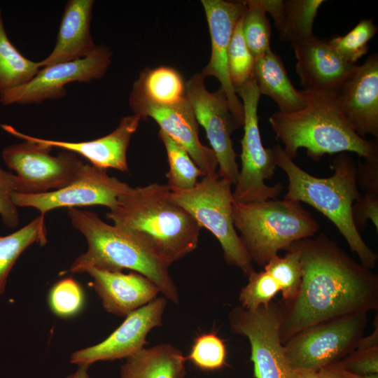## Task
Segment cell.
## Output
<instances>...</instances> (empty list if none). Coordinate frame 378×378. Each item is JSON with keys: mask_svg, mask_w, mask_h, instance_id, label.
Wrapping results in <instances>:
<instances>
[{"mask_svg": "<svg viewBox=\"0 0 378 378\" xmlns=\"http://www.w3.org/2000/svg\"><path fill=\"white\" fill-rule=\"evenodd\" d=\"M289 247L300 257L297 295L279 302L283 344L298 332L332 318L378 308V276L358 263L324 233Z\"/></svg>", "mask_w": 378, "mask_h": 378, "instance_id": "1", "label": "cell"}, {"mask_svg": "<svg viewBox=\"0 0 378 378\" xmlns=\"http://www.w3.org/2000/svg\"><path fill=\"white\" fill-rule=\"evenodd\" d=\"M167 184L129 188L106 214L113 225L127 230L171 265L196 249L202 227L171 200Z\"/></svg>", "mask_w": 378, "mask_h": 378, "instance_id": "2", "label": "cell"}, {"mask_svg": "<svg viewBox=\"0 0 378 378\" xmlns=\"http://www.w3.org/2000/svg\"><path fill=\"white\" fill-rule=\"evenodd\" d=\"M276 167L288 176V186L284 199L302 202L327 217L338 229L360 263L370 270L375 267L378 257L364 241L351 214L352 206L361 195L357 185V165L345 153L334 158L329 177L312 176L302 169L276 144L272 148Z\"/></svg>", "mask_w": 378, "mask_h": 378, "instance_id": "3", "label": "cell"}, {"mask_svg": "<svg viewBox=\"0 0 378 378\" xmlns=\"http://www.w3.org/2000/svg\"><path fill=\"white\" fill-rule=\"evenodd\" d=\"M307 102L302 110L291 113H272L269 122L276 138L291 160L300 148L319 161L326 154L345 152L367 159L378 155L377 139L366 140L351 128L342 113L335 94L302 90Z\"/></svg>", "mask_w": 378, "mask_h": 378, "instance_id": "4", "label": "cell"}, {"mask_svg": "<svg viewBox=\"0 0 378 378\" xmlns=\"http://www.w3.org/2000/svg\"><path fill=\"white\" fill-rule=\"evenodd\" d=\"M74 227L85 238L88 249L73 262L71 273H85L90 268L111 272L131 270L147 277L168 300L179 303L178 289L169 265L132 232L104 222L93 211L69 208Z\"/></svg>", "mask_w": 378, "mask_h": 378, "instance_id": "5", "label": "cell"}, {"mask_svg": "<svg viewBox=\"0 0 378 378\" xmlns=\"http://www.w3.org/2000/svg\"><path fill=\"white\" fill-rule=\"evenodd\" d=\"M234 225L252 262L264 267L281 250L314 237L320 225L301 202L284 199L233 202Z\"/></svg>", "mask_w": 378, "mask_h": 378, "instance_id": "6", "label": "cell"}, {"mask_svg": "<svg viewBox=\"0 0 378 378\" xmlns=\"http://www.w3.org/2000/svg\"><path fill=\"white\" fill-rule=\"evenodd\" d=\"M232 185L218 174L206 175L191 189L171 190V200L218 240L225 261L248 276L254 271L234 227Z\"/></svg>", "mask_w": 378, "mask_h": 378, "instance_id": "7", "label": "cell"}, {"mask_svg": "<svg viewBox=\"0 0 378 378\" xmlns=\"http://www.w3.org/2000/svg\"><path fill=\"white\" fill-rule=\"evenodd\" d=\"M1 127L23 140L6 146L2 151L4 162L15 172V192L39 194L61 189L75 179L84 165L74 153L63 150L53 156L50 154L53 148L37 141L34 136L9 125L2 124Z\"/></svg>", "mask_w": 378, "mask_h": 378, "instance_id": "8", "label": "cell"}, {"mask_svg": "<svg viewBox=\"0 0 378 378\" xmlns=\"http://www.w3.org/2000/svg\"><path fill=\"white\" fill-rule=\"evenodd\" d=\"M367 321V313L351 314L298 332L284 344L290 368L318 372L340 362L356 349Z\"/></svg>", "mask_w": 378, "mask_h": 378, "instance_id": "9", "label": "cell"}, {"mask_svg": "<svg viewBox=\"0 0 378 378\" xmlns=\"http://www.w3.org/2000/svg\"><path fill=\"white\" fill-rule=\"evenodd\" d=\"M235 92L242 100L244 132L241 141V168L232 192L233 200L246 203L276 199L283 186H270L265 182L273 177L277 167L272 148H264L261 141L258 116L260 92L251 78Z\"/></svg>", "mask_w": 378, "mask_h": 378, "instance_id": "10", "label": "cell"}, {"mask_svg": "<svg viewBox=\"0 0 378 378\" xmlns=\"http://www.w3.org/2000/svg\"><path fill=\"white\" fill-rule=\"evenodd\" d=\"M281 304L272 301L253 311L236 306L228 314L231 331L248 340L255 378H292L281 340Z\"/></svg>", "mask_w": 378, "mask_h": 378, "instance_id": "11", "label": "cell"}, {"mask_svg": "<svg viewBox=\"0 0 378 378\" xmlns=\"http://www.w3.org/2000/svg\"><path fill=\"white\" fill-rule=\"evenodd\" d=\"M204 78L202 73L193 75L186 83V96L215 153L218 175L235 186L239 169L231 134L239 127L230 113L222 88L210 92L204 85Z\"/></svg>", "mask_w": 378, "mask_h": 378, "instance_id": "12", "label": "cell"}, {"mask_svg": "<svg viewBox=\"0 0 378 378\" xmlns=\"http://www.w3.org/2000/svg\"><path fill=\"white\" fill-rule=\"evenodd\" d=\"M112 52L104 46L83 59L41 68L27 83L0 95L3 106L41 104L66 95L65 86L71 83H89L101 79L111 63Z\"/></svg>", "mask_w": 378, "mask_h": 378, "instance_id": "13", "label": "cell"}, {"mask_svg": "<svg viewBox=\"0 0 378 378\" xmlns=\"http://www.w3.org/2000/svg\"><path fill=\"white\" fill-rule=\"evenodd\" d=\"M130 186L114 176L106 169L91 164H84L75 179L64 188L39 194L14 192L13 201L17 206L31 207L45 215L61 207L104 206L113 209L119 196Z\"/></svg>", "mask_w": 378, "mask_h": 378, "instance_id": "14", "label": "cell"}, {"mask_svg": "<svg viewBox=\"0 0 378 378\" xmlns=\"http://www.w3.org/2000/svg\"><path fill=\"white\" fill-rule=\"evenodd\" d=\"M167 300L158 297L126 316L124 321L102 342L78 351L70 356V363L90 365L97 361L127 358L146 344L152 329L161 326Z\"/></svg>", "mask_w": 378, "mask_h": 378, "instance_id": "15", "label": "cell"}, {"mask_svg": "<svg viewBox=\"0 0 378 378\" xmlns=\"http://www.w3.org/2000/svg\"><path fill=\"white\" fill-rule=\"evenodd\" d=\"M208 22L211 42V57L202 74L218 80L225 94L230 113L239 125L243 127L244 114L242 102L231 83L227 64L228 48L235 26L244 14V1L202 0Z\"/></svg>", "mask_w": 378, "mask_h": 378, "instance_id": "16", "label": "cell"}, {"mask_svg": "<svg viewBox=\"0 0 378 378\" xmlns=\"http://www.w3.org/2000/svg\"><path fill=\"white\" fill-rule=\"evenodd\" d=\"M134 112L141 118H151L160 130L180 144L197 166L206 175L218 173L216 157L213 150L203 145L199 139L198 122L187 96L169 105H160L130 97Z\"/></svg>", "mask_w": 378, "mask_h": 378, "instance_id": "17", "label": "cell"}, {"mask_svg": "<svg viewBox=\"0 0 378 378\" xmlns=\"http://www.w3.org/2000/svg\"><path fill=\"white\" fill-rule=\"evenodd\" d=\"M339 108L351 128L364 138L378 139V55H370L335 93Z\"/></svg>", "mask_w": 378, "mask_h": 378, "instance_id": "18", "label": "cell"}, {"mask_svg": "<svg viewBox=\"0 0 378 378\" xmlns=\"http://www.w3.org/2000/svg\"><path fill=\"white\" fill-rule=\"evenodd\" d=\"M291 46L297 60L295 71L306 91L335 94L357 66L342 59L328 39L314 35Z\"/></svg>", "mask_w": 378, "mask_h": 378, "instance_id": "19", "label": "cell"}, {"mask_svg": "<svg viewBox=\"0 0 378 378\" xmlns=\"http://www.w3.org/2000/svg\"><path fill=\"white\" fill-rule=\"evenodd\" d=\"M88 273L104 309L117 316H127L157 298L158 287L147 277L136 272L125 274L97 268Z\"/></svg>", "mask_w": 378, "mask_h": 378, "instance_id": "20", "label": "cell"}, {"mask_svg": "<svg viewBox=\"0 0 378 378\" xmlns=\"http://www.w3.org/2000/svg\"><path fill=\"white\" fill-rule=\"evenodd\" d=\"M140 120V116L136 114L125 116L112 132L86 141L71 142L34 137L37 141L52 148H62L80 155L98 168L106 170L111 168L127 172V150Z\"/></svg>", "mask_w": 378, "mask_h": 378, "instance_id": "21", "label": "cell"}, {"mask_svg": "<svg viewBox=\"0 0 378 378\" xmlns=\"http://www.w3.org/2000/svg\"><path fill=\"white\" fill-rule=\"evenodd\" d=\"M93 0H69L64 7L56 43L41 68L83 59L97 48L90 33Z\"/></svg>", "mask_w": 378, "mask_h": 378, "instance_id": "22", "label": "cell"}, {"mask_svg": "<svg viewBox=\"0 0 378 378\" xmlns=\"http://www.w3.org/2000/svg\"><path fill=\"white\" fill-rule=\"evenodd\" d=\"M251 78L260 95L270 97L280 113H295L307 106L302 90L295 88L281 57L272 50L255 59Z\"/></svg>", "mask_w": 378, "mask_h": 378, "instance_id": "23", "label": "cell"}, {"mask_svg": "<svg viewBox=\"0 0 378 378\" xmlns=\"http://www.w3.org/2000/svg\"><path fill=\"white\" fill-rule=\"evenodd\" d=\"M274 20L281 41L291 45L312 36L318 10L323 0H258Z\"/></svg>", "mask_w": 378, "mask_h": 378, "instance_id": "24", "label": "cell"}, {"mask_svg": "<svg viewBox=\"0 0 378 378\" xmlns=\"http://www.w3.org/2000/svg\"><path fill=\"white\" fill-rule=\"evenodd\" d=\"M186 357L172 344L143 348L126 358L120 378H185Z\"/></svg>", "mask_w": 378, "mask_h": 378, "instance_id": "25", "label": "cell"}, {"mask_svg": "<svg viewBox=\"0 0 378 378\" xmlns=\"http://www.w3.org/2000/svg\"><path fill=\"white\" fill-rule=\"evenodd\" d=\"M186 96V83L181 75L168 66L144 69L134 83L130 94L160 105L175 104Z\"/></svg>", "mask_w": 378, "mask_h": 378, "instance_id": "26", "label": "cell"}, {"mask_svg": "<svg viewBox=\"0 0 378 378\" xmlns=\"http://www.w3.org/2000/svg\"><path fill=\"white\" fill-rule=\"evenodd\" d=\"M45 215L34 218L15 232L0 237V297L5 290L10 270L21 254L31 245L47 241Z\"/></svg>", "mask_w": 378, "mask_h": 378, "instance_id": "27", "label": "cell"}, {"mask_svg": "<svg viewBox=\"0 0 378 378\" xmlns=\"http://www.w3.org/2000/svg\"><path fill=\"white\" fill-rule=\"evenodd\" d=\"M40 69L39 62L25 57L9 40L0 8V95L27 83Z\"/></svg>", "mask_w": 378, "mask_h": 378, "instance_id": "28", "label": "cell"}, {"mask_svg": "<svg viewBox=\"0 0 378 378\" xmlns=\"http://www.w3.org/2000/svg\"><path fill=\"white\" fill-rule=\"evenodd\" d=\"M158 136L165 147L169 165V170L166 174L167 185L171 190L192 188L197 183L198 178L205 176V174L180 144L161 130Z\"/></svg>", "mask_w": 378, "mask_h": 378, "instance_id": "29", "label": "cell"}, {"mask_svg": "<svg viewBox=\"0 0 378 378\" xmlns=\"http://www.w3.org/2000/svg\"><path fill=\"white\" fill-rule=\"evenodd\" d=\"M242 32L246 44L255 59L271 50V25L258 0L244 1Z\"/></svg>", "mask_w": 378, "mask_h": 378, "instance_id": "30", "label": "cell"}, {"mask_svg": "<svg viewBox=\"0 0 378 378\" xmlns=\"http://www.w3.org/2000/svg\"><path fill=\"white\" fill-rule=\"evenodd\" d=\"M284 256L272 258L265 266L276 281L282 293V300H291L297 295L302 280V270L299 252L291 247Z\"/></svg>", "mask_w": 378, "mask_h": 378, "instance_id": "31", "label": "cell"}, {"mask_svg": "<svg viewBox=\"0 0 378 378\" xmlns=\"http://www.w3.org/2000/svg\"><path fill=\"white\" fill-rule=\"evenodd\" d=\"M377 32V27L372 19H363L346 34L334 36L328 42L342 59L355 64L368 52V43Z\"/></svg>", "mask_w": 378, "mask_h": 378, "instance_id": "32", "label": "cell"}, {"mask_svg": "<svg viewBox=\"0 0 378 378\" xmlns=\"http://www.w3.org/2000/svg\"><path fill=\"white\" fill-rule=\"evenodd\" d=\"M255 60L244 38L241 16L232 33L227 53L228 73L234 90L251 80Z\"/></svg>", "mask_w": 378, "mask_h": 378, "instance_id": "33", "label": "cell"}, {"mask_svg": "<svg viewBox=\"0 0 378 378\" xmlns=\"http://www.w3.org/2000/svg\"><path fill=\"white\" fill-rule=\"evenodd\" d=\"M84 291L72 277L64 278L51 287L48 303L52 312L62 318H72L78 314L85 304Z\"/></svg>", "mask_w": 378, "mask_h": 378, "instance_id": "34", "label": "cell"}, {"mask_svg": "<svg viewBox=\"0 0 378 378\" xmlns=\"http://www.w3.org/2000/svg\"><path fill=\"white\" fill-rule=\"evenodd\" d=\"M186 360L203 371L219 370L225 364L224 342L213 332L199 335L194 339Z\"/></svg>", "mask_w": 378, "mask_h": 378, "instance_id": "35", "label": "cell"}, {"mask_svg": "<svg viewBox=\"0 0 378 378\" xmlns=\"http://www.w3.org/2000/svg\"><path fill=\"white\" fill-rule=\"evenodd\" d=\"M248 281L239 293V301L243 308L253 311L272 301L280 288L273 277L265 270H255L248 276Z\"/></svg>", "mask_w": 378, "mask_h": 378, "instance_id": "36", "label": "cell"}, {"mask_svg": "<svg viewBox=\"0 0 378 378\" xmlns=\"http://www.w3.org/2000/svg\"><path fill=\"white\" fill-rule=\"evenodd\" d=\"M15 192V174L4 169L0 164V216L8 227H16L20 223L18 206L13 201Z\"/></svg>", "mask_w": 378, "mask_h": 378, "instance_id": "37", "label": "cell"}, {"mask_svg": "<svg viewBox=\"0 0 378 378\" xmlns=\"http://www.w3.org/2000/svg\"><path fill=\"white\" fill-rule=\"evenodd\" d=\"M336 364L355 374H377L378 346L365 350L355 349Z\"/></svg>", "mask_w": 378, "mask_h": 378, "instance_id": "38", "label": "cell"}, {"mask_svg": "<svg viewBox=\"0 0 378 378\" xmlns=\"http://www.w3.org/2000/svg\"><path fill=\"white\" fill-rule=\"evenodd\" d=\"M351 214L354 225L360 232L367 225L368 220H370L378 231V195L364 194L354 202Z\"/></svg>", "mask_w": 378, "mask_h": 378, "instance_id": "39", "label": "cell"}, {"mask_svg": "<svg viewBox=\"0 0 378 378\" xmlns=\"http://www.w3.org/2000/svg\"><path fill=\"white\" fill-rule=\"evenodd\" d=\"M357 185L365 194L378 195V155L358 162Z\"/></svg>", "mask_w": 378, "mask_h": 378, "instance_id": "40", "label": "cell"}, {"mask_svg": "<svg viewBox=\"0 0 378 378\" xmlns=\"http://www.w3.org/2000/svg\"><path fill=\"white\" fill-rule=\"evenodd\" d=\"M378 346V319L377 314L374 321V330L366 337H362L358 341L356 350H365Z\"/></svg>", "mask_w": 378, "mask_h": 378, "instance_id": "41", "label": "cell"}, {"mask_svg": "<svg viewBox=\"0 0 378 378\" xmlns=\"http://www.w3.org/2000/svg\"><path fill=\"white\" fill-rule=\"evenodd\" d=\"M319 378H352L349 372L336 363L323 368L318 371Z\"/></svg>", "mask_w": 378, "mask_h": 378, "instance_id": "42", "label": "cell"}, {"mask_svg": "<svg viewBox=\"0 0 378 378\" xmlns=\"http://www.w3.org/2000/svg\"><path fill=\"white\" fill-rule=\"evenodd\" d=\"M78 369L74 373L66 376V378H91L88 374V365H78Z\"/></svg>", "mask_w": 378, "mask_h": 378, "instance_id": "43", "label": "cell"}, {"mask_svg": "<svg viewBox=\"0 0 378 378\" xmlns=\"http://www.w3.org/2000/svg\"><path fill=\"white\" fill-rule=\"evenodd\" d=\"M292 378H319L318 372L313 370H293Z\"/></svg>", "mask_w": 378, "mask_h": 378, "instance_id": "44", "label": "cell"}, {"mask_svg": "<svg viewBox=\"0 0 378 378\" xmlns=\"http://www.w3.org/2000/svg\"><path fill=\"white\" fill-rule=\"evenodd\" d=\"M350 376L352 378H378V373L377 374H365V375H359V374H355L349 372Z\"/></svg>", "mask_w": 378, "mask_h": 378, "instance_id": "45", "label": "cell"}]
</instances>
